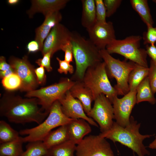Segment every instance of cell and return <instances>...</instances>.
Returning a JSON list of instances; mask_svg holds the SVG:
<instances>
[{
	"label": "cell",
	"instance_id": "obj_11",
	"mask_svg": "<svg viewBox=\"0 0 156 156\" xmlns=\"http://www.w3.org/2000/svg\"><path fill=\"white\" fill-rule=\"evenodd\" d=\"M9 63L14 73L21 80L22 84L20 89L28 92L34 90L38 82L35 69L27 56L22 59L12 57L10 59Z\"/></svg>",
	"mask_w": 156,
	"mask_h": 156
},
{
	"label": "cell",
	"instance_id": "obj_25",
	"mask_svg": "<svg viewBox=\"0 0 156 156\" xmlns=\"http://www.w3.org/2000/svg\"><path fill=\"white\" fill-rule=\"evenodd\" d=\"M22 137L18 140L0 144V155L21 156L24 152Z\"/></svg>",
	"mask_w": 156,
	"mask_h": 156
},
{
	"label": "cell",
	"instance_id": "obj_14",
	"mask_svg": "<svg viewBox=\"0 0 156 156\" xmlns=\"http://www.w3.org/2000/svg\"><path fill=\"white\" fill-rule=\"evenodd\" d=\"M71 32L63 25L59 23L51 29L44 42L42 51L43 55L52 51L53 55L61 50L62 47L70 41Z\"/></svg>",
	"mask_w": 156,
	"mask_h": 156
},
{
	"label": "cell",
	"instance_id": "obj_17",
	"mask_svg": "<svg viewBox=\"0 0 156 156\" xmlns=\"http://www.w3.org/2000/svg\"><path fill=\"white\" fill-rule=\"evenodd\" d=\"M42 24L36 30L35 40L39 44L40 51H42L45 39L55 26L60 23L62 18L59 11L50 13L45 16Z\"/></svg>",
	"mask_w": 156,
	"mask_h": 156
},
{
	"label": "cell",
	"instance_id": "obj_12",
	"mask_svg": "<svg viewBox=\"0 0 156 156\" xmlns=\"http://www.w3.org/2000/svg\"><path fill=\"white\" fill-rule=\"evenodd\" d=\"M136 93L137 90L129 91L122 98L115 97L112 102L114 119L122 127H125L129 122L132 109L136 104Z\"/></svg>",
	"mask_w": 156,
	"mask_h": 156
},
{
	"label": "cell",
	"instance_id": "obj_15",
	"mask_svg": "<svg viewBox=\"0 0 156 156\" xmlns=\"http://www.w3.org/2000/svg\"><path fill=\"white\" fill-rule=\"evenodd\" d=\"M58 101L62 112L67 117L73 119H83L90 125L98 127L97 124L86 114L81 103L72 96L69 90Z\"/></svg>",
	"mask_w": 156,
	"mask_h": 156
},
{
	"label": "cell",
	"instance_id": "obj_27",
	"mask_svg": "<svg viewBox=\"0 0 156 156\" xmlns=\"http://www.w3.org/2000/svg\"><path fill=\"white\" fill-rule=\"evenodd\" d=\"M49 154V149L42 141H38L29 142L26 146V150L21 156H44Z\"/></svg>",
	"mask_w": 156,
	"mask_h": 156
},
{
	"label": "cell",
	"instance_id": "obj_44",
	"mask_svg": "<svg viewBox=\"0 0 156 156\" xmlns=\"http://www.w3.org/2000/svg\"><path fill=\"white\" fill-rule=\"evenodd\" d=\"M152 1L155 3H156V0H153Z\"/></svg>",
	"mask_w": 156,
	"mask_h": 156
},
{
	"label": "cell",
	"instance_id": "obj_7",
	"mask_svg": "<svg viewBox=\"0 0 156 156\" xmlns=\"http://www.w3.org/2000/svg\"><path fill=\"white\" fill-rule=\"evenodd\" d=\"M142 39L139 35L129 36L122 40H113L106 49L110 54L116 53L137 64L148 67L146 50L140 48Z\"/></svg>",
	"mask_w": 156,
	"mask_h": 156
},
{
	"label": "cell",
	"instance_id": "obj_30",
	"mask_svg": "<svg viewBox=\"0 0 156 156\" xmlns=\"http://www.w3.org/2000/svg\"><path fill=\"white\" fill-rule=\"evenodd\" d=\"M96 22L105 23L107 22L106 18V8L102 0H95Z\"/></svg>",
	"mask_w": 156,
	"mask_h": 156
},
{
	"label": "cell",
	"instance_id": "obj_10",
	"mask_svg": "<svg viewBox=\"0 0 156 156\" xmlns=\"http://www.w3.org/2000/svg\"><path fill=\"white\" fill-rule=\"evenodd\" d=\"M76 156H115L106 138L98 135L86 136L76 145Z\"/></svg>",
	"mask_w": 156,
	"mask_h": 156
},
{
	"label": "cell",
	"instance_id": "obj_39",
	"mask_svg": "<svg viewBox=\"0 0 156 156\" xmlns=\"http://www.w3.org/2000/svg\"><path fill=\"white\" fill-rule=\"evenodd\" d=\"M27 49L28 52L30 53L35 52L40 50L39 44L35 40L32 41L28 43Z\"/></svg>",
	"mask_w": 156,
	"mask_h": 156
},
{
	"label": "cell",
	"instance_id": "obj_18",
	"mask_svg": "<svg viewBox=\"0 0 156 156\" xmlns=\"http://www.w3.org/2000/svg\"><path fill=\"white\" fill-rule=\"evenodd\" d=\"M90 124L82 119H73L67 124L70 140L77 145L92 131Z\"/></svg>",
	"mask_w": 156,
	"mask_h": 156
},
{
	"label": "cell",
	"instance_id": "obj_8",
	"mask_svg": "<svg viewBox=\"0 0 156 156\" xmlns=\"http://www.w3.org/2000/svg\"><path fill=\"white\" fill-rule=\"evenodd\" d=\"M75 82L66 78L58 83L28 92L25 96L37 99L42 110L49 113L53 104L61 99Z\"/></svg>",
	"mask_w": 156,
	"mask_h": 156
},
{
	"label": "cell",
	"instance_id": "obj_16",
	"mask_svg": "<svg viewBox=\"0 0 156 156\" xmlns=\"http://www.w3.org/2000/svg\"><path fill=\"white\" fill-rule=\"evenodd\" d=\"M68 0H31V7L27 13L32 18L36 13H41L45 16L49 13L59 11L63 8L69 1Z\"/></svg>",
	"mask_w": 156,
	"mask_h": 156
},
{
	"label": "cell",
	"instance_id": "obj_20",
	"mask_svg": "<svg viewBox=\"0 0 156 156\" xmlns=\"http://www.w3.org/2000/svg\"><path fill=\"white\" fill-rule=\"evenodd\" d=\"M69 140L67 125L51 131L42 142L48 149Z\"/></svg>",
	"mask_w": 156,
	"mask_h": 156
},
{
	"label": "cell",
	"instance_id": "obj_46",
	"mask_svg": "<svg viewBox=\"0 0 156 156\" xmlns=\"http://www.w3.org/2000/svg\"><path fill=\"white\" fill-rule=\"evenodd\" d=\"M0 156H6L0 155Z\"/></svg>",
	"mask_w": 156,
	"mask_h": 156
},
{
	"label": "cell",
	"instance_id": "obj_22",
	"mask_svg": "<svg viewBox=\"0 0 156 156\" xmlns=\"http://www.w3.org/2000/svg\"><path fill=\"white\" fill-rule=\"evenodd\" d=\"M149 83L148 76L140 83L137 89L136 104L147 101L152 105L156 103V99Z\"/></svg>",
	"mask_w": 156,
	"mask_h": 156
},
{
	"label": "cell",
	"instance_id": "obj_35",
	"mask_svg": "<svg viewBox=\"0 0 156 156\" xmlns=\"http://www.w3.org/2000/svg\"><path fill=\"white\" fill-rule=\"evenodd\" d=\"M56 59L59 65L57 71L60 73L66 74L69 72L70 74L73 73L74 71V68L70 63L65 60H61L58 57H56Z\"/></svg>",
	"mask_w": 156,
	"mask_h": 156
},
{
	"label": "cell",
	"instance_id": "obj_4",
	"mask_svg": "<svg viewBox=\"0 0 156 156\" xmlns=\"http://www.w3.org/2000/svg\"><path fill=\"white\" fill-rule=\"evenodd\" d=\"M73 119L64 114L61 104L57 100L53 104L48 116L42 122L33 128L21 130L19 133L21 135H27L22 137L24 143L42 141L53 129L67 125Z\"/></svg>",
	"mask_w": 156,
	"mask_h": 156
},
{
	"label": "cell",
	"instance_id": "obj_19",
	"mask_svg": "<svg viewBox=\"0 0 156 156\" xmlns=\"http://www.w3.org/2000/svg\"><path fill=\"white\" fill-rule=\"evenodd\" d=\"M69 91L74 98L77 99L81 103L84 111L87 115L92 108V103L94 101L90 90L82 81H77Z\"/></svg>",
	"mask_w": 156,
	"mask_h": 156
},
{
	"label": "cell",
	"instance_id": "obj_45",
	"mask_svg": "<svg viewBox=\"0 0 156 156\" xmlns=\"http://www.w3.org/2000/svg\"><path fill=\"white\" fill-rule=\"evenodd\" d=\"M50 156L48 155H45V156Z\"/></svg>",
	"mask_w": 156,
	"mask_h": 156
},
{
	"label": "cell",
	"instance_id": "obj_34",
	"mask_svg": "<svg viewBox=\"0 0 156 156\" xmlns=\"http://www.w3.org/2000/svg\"><path fill=\"white\" fill-rule=\"evenodd\" d=\"M53 55L52 51H50L44 55L42 58L37 60L36 62L40 66L44 67L47 71H51L52 68L51 65L50 60Z\"/></svg>",
	"mask_w": 156,
	"mask_h": 156
},
{
	"label": "cell",
	"instance_id": "obj_31",
	"mask_svg": "<svg viewBox=\"0 0 156 156\" xmlns=\"http://www.w3.org/2000/svg\"><path fill=\"white\" fill-rule=\"evenodd\" d=\"M142 38L144 44H155L156 42V27L147 26V30L143 33Z\"/></svg>",
	"mask_w": 156,
	"mask_h": 156
},
{
	"label": "cell",
	"instance_id": "obj_26",
	"mask_svg": "<svg viewBox=\"0 0 156 156\" xmlns=\"http://www.w3.org/2000/svg\"><path fill=\"white\" fill-rule=\"evenodd\" d=\"M77 145L69 140L49 149L50 156H75Z\"/></svg>",
	"mask_w": 156,
	"mask_h": 156
},
{
	"label": "cell",
	"instance_id": "obj_6",
	"mask_svg": "<svg viewBox=\"0 0 156 156\" xmlns=\"http://www.w3.org/2000/svg\"><path fill=\"white\" fill-rule=\"evenodd\" d=\"M100 55L106 66L109 77L114 78L116 84L114 87L118 95H125L129 91L128 78L136 63L131 61H121L113 57L105 49L99 51Z\"/></svg>",
	"mask_w": 156,
	"mask_h": 156
},
{
	"label": "cell",
	"instance_id": "obj_43",
	"mask_svg": "<svg viewBox=\"0 0 156 156\" xmlns=\"http://www.w3.org/2000/svg\"><path fill=\"white\" fill-rule=\"evenodd\" d=\"M8 3L11 5H14L17 4L19 1V0H8Z\"/></svg>",
	"mask_w": 156,
	"mask_h": 156
},
{
	"label": "cell",
	"instance_id": "obj_33",
	"mask_svg": "<svg viewBox=\"0 0 156 156\" xmlns=\"http://www.w3.org/2000/svg\"><path fill=\"white\" fill-rule=\"evenodd\" d=\"M148 77L151 90L154 94L156 92V65L151 60Z\"/></svg>",
	"mask_w": 156,
	"mask_h": 156
},
{
	"label": "cell",
	"instance_id": "obj_37",
	"mask_svg": "<svg viewBox=\"0 0 156 156\" xmlns=\"http://www.w3.org/2000/svg\"><path fill=\"white\" fill-rule=\"evenodd\" d=\"M34 71L38 83L41 84L44 83L46 78L44 67L40 66L35 69Z\"/></svg>",
	"mask_w": 156,
	"mask_h": 156
},
{
	"label": "cell",
	"instance_id": "obj_2",
	"mask_svg": "<svg viewBox=\"0 0 156 156\" xmlns=\"http://www.w3.org/2000/svg\"><path fill=\"white\" fill-rule=\"evenodd\" d=\"M141 123H138L134 117L130 116L129 122L125 127H122L114 122L109 130L100 133L99 135L108 139L114 143L117 142L131 149L138 156H146L150 153L143 144V140L153 135H143L139 132Z\"/></svg>",
	"mask_w": 156,
	"mask_h": 156
},
{
	"label": "cell",
	"instance_id": "obj_41",
	"mask_svg": "<svg viewBox=\"0 0 156 156\" xmlns=\"http://www.w3.org/2000/svg\"><path fill=\"white\" fill-rule=\"evenodd\" d=\"M14 73V72L12 68V69L6 71H0V77L3 79Z\"/></svg>",
	"mask_w": 156,
	"mask_h": 156
},
{
	"label": "cell",
	"instance_id": "obj_40",
	"mask_svg": "<svg viewBox=\"0 0 156 156\" xmlns=\"http://www.w3.org/2000/svg\"><path fill=\"white\" fill-rule=\"evenodd\" d=\"M12 68L10 64H8L6 62L5 58L3 56H1L0 57V71H6Z\"/></svg>",
	"mask_w": 156,
	"mask_h": 156
},
{
	"label": "cell",
	"instance_id": "obj_32",
	"mask_svg": "<svg viewBox=\"0 0 156 156\" xmlns=\"http://www.w3.org/2000/svg\"><path fill=\"white\" fill-rule=\"evenodd\" d=\"M103 1L106 8V16L109 17L113 15L120 6L121 0H104Z\"/></svg>",
	"mask_w": 156,
	"mask_h": 156
},
{
	"label": "cell",
	"instance_id": "obj_21",
	"mask_svg": "<svg viewBox=\"0 0 156 156\" xmlns=\"http://www.w3.org/2000/svg\"><path fill=\"white\" fill-rule=\"evenodd\" d=\"M81 2L82 6L81 23L87 30L96 22L95 1L82 0Z\"/></svg>",
	"mask_w": 156,
	"mask_h": 156
},
{
	"label": "cell",
	"instance_id": "obj_9",
	"mask_svg": "<svg viewBox=\"0 0 156 156\" xmlns=\"http://www.w3.org/2000/svg\"><path fill=\"white\" fill-rule=\"evenodd\" d=\"M94 101L93 106L87 116L96 122L101 133L106 132L111 129L114 122L112 104L103 94H100Z\"/></svg>",
	"mask_w": 156,
	"mask_h": 156
},
{
	"label": "cell",
	"instance_id": "obj_28",
	"mask_svg": "<svg viewBox=\"0 0 156 156\" xmlns=\"http://www.w3.org/2000/svg\"><path fill=\"white\" fill-rule=\"evenodd\" d=\"M19 133L3 120L0 121V144L14 141L20 137Z\"/></svg>",
	"mask_w": 156,
	"mask_h": 156
},
{
	"label": "cell",
	"instance_id": "obj_36",
	"mask_svg": "<svg viewBox=\"0 0 156 156\" xmlns=\"http://www.w3.org/2000/svg\"><path fill=\"white\" fill-rule=\"evenodd\" d=\"M61 50L65 52L64 60L70 63L73 61V53L70 41L63 45Z\"/></svg>",
	"mask_w": 156,
	"mask_h": 156
},
{
	"label": "cell",
	"instance_id": "obj_1",
	"mask_svg": "<svg viewBox=\"0 0 156 156\" xmlns=\"http://www.w3.org/2000/svg\"><path fill=\"white\" fill-rule=\"evenodd\" d=\"M38 105V100L36 98L23 99L18 96L5 95L0 101V116L12 123L24 124L35 122L38 125L49 113L42 112Z\"/></svg>",
	"mask_w": 156,
	"mask_h": 156
},
{
	"label": "cell",
	"instance_id": "obj_23",
	"mask_svg": "<svg viewBox=\"0 0 156 156\" xmlns=\"http://www.w3.org/2000/svg\"><path fill=\"white\" fill-rule=\"evenodd\" d=\"M149 68L145 67L136 64L133 69L130 73L128 78L129 91H136L142 81L148 76Z\"/></svg>",
	"mask_w": 156,
	"mask_h": 156
},
{
	"label": "cell",
	"instance_id": "obj_42",
	"mask_svg": "<svg viewBox=\"0 0 156 156\" xmlns=\"http://www.w3.org/2000/svg\"><path fill=\"white\" fill-rule=\"evenodd\" d=\"M148 147L150 148L156 149V136L155 137V139L149 144Z\"/></svg>",
	"mask_w": 156,
	"mask_h": 156
},
{
	"label": "cell",
	"instance_id": "obj_24",
	"mask_svg": "<svg viewBox=\"0 0 156 156\" xmlns=\"http://www.w3.org/2000/svg\"><path fill=\"white\" fill-rule=\"evenodd\" d=\"M130 2L133 9L139 15L147 27L153 26L154 22L151 13L148 1L131 0Z\"/></svg>",
	"mask_w": 156,
	"mask_h": 156
},
{
	"label": "cell",
	"instance_id": "obj_3",
	"mask_svg": "<svg viewBox=\"0 0 156 156\" xmlns=\"http://www.w3.org/2000/svg\"><path fill=\"white\" fill-rule=\"evenodd\" d=\"M70 41L76 66L75 77L82 81L88 68L102 62L103 59L100 50L77 32H71Z\"/></svg>",
	"mask_w": 156,
	"mask_h": 156
},
{
	"label": "cell",
	"instance_id": "obj_13",
	"mask_svg": "<svg viewBox=\"0 0 156 156\" xmlns=\"http://www.w3.org/2000/svg\"><path fill=\"white\" fill-rule=\"evenodd\" d=\"M87 30L89 39L99 50L105 49L108 45L116 39L113 24L111 21L105 23L96 22Z\"/></svg>",
	"mask_w": 156,
	"mask_h": 156
},
{
	"label": "cell",
	"instance_id": "obj_29",
	"mask_svg": "<svg viewBox=\"0 0 156 156\" xmlns=\"http://www.w3.org/2000/svg\"><path fill=\"white\" fill-rule=\"evenodd\" d=\"M1 82L3 86L10 90L20 89L22 84L20 78L15 73L3 78Z\"/></svg>",
	"mask_w": 156,
	"mask_h": 156
},
{
	"label": "cell",
	"instance_id": "obj_5",
	"mask_svg": "<svg viewBox=\"0 0 156 156\" xmlns=\"http://www.w3.org/2000/svg\"><path fill=\"white\" fill-rule=\"evenodd\" d=\"M82 81L92 92L94 100L100 94H103L112 104L114 98L118 95L109 80L104 62L88 68Z\"/></svg>",
	"mask_w": 156,
	"mask_h": 156
},
{
	"label": "cell",
	"instance_id": "obj_38",
	"mask_svg": "<svg viewBox=\"0 0 156 156\" xmlns=\"http://www.w3.org/2000/svg\"><path fill=\"white\" fill-rule=\"evenodd\" d=\"M146 53L151 60L156 65V46L155 44L147 45L146 50Z\"/></svg>",
	"mask_w": 156,
	"mask_h": 156
}]
</instances>
